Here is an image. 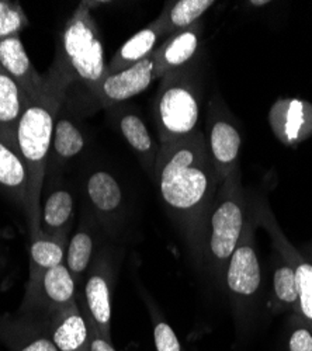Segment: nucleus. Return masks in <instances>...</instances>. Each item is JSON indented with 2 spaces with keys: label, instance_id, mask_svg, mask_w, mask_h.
Returning a JSON list of instances; mask_svg holds the SVG:
<instances>
[{
  "label": "nucleus",
  "instance_id": "12",
  "mask_svg": "<svg viewBox=\"0 0 312 351\" xmlns=\"http://www.w3.org/2000/svg\"><path fill=\"white\" fill-rule=\"evenodd\" d=\"M152 55L120 72L108 73L96 87L93 101L99 107L112 108L145 92L156 80Z\"/></svg>",
  "mask_w": 312,
  "mask_h": 351
},
{
  "label": "nucleus",
  "instance_id": "25",
  "mask_svg": "<svg viewBox=\"0 0 312 351\" xmlns=\"http://www.w3.org/2000/svg\"><path fill=\"white\" fill-rule=\"evenodd\" d=\"M30 97L0 68V135L16 141V130Z\"/></svg>",
  "mask_w": 312,
  "mask_h": 351
},
{
  "label": "nucleus",
  "instance_id": "32",
  "mask_svg": "<svg viewBox=\"0 0 312 351\" xmlns=\"http://www.w3.org/2000/svg\"><path fill=\"white\" fill-rule=\"evenodd\" d=\"M248 5H250V6H266V5H270V2H267V0H263V2H258V0H252V2H249Z\"/></svg>",
  "mask_w": 312,
  "mask_h": 351
},
{
  "label": "nucleus",
  "instance_id": "2",
  "mask_svg": "<svg viewBox=\"0 0 312 351\" xmlns=\"http://www.w3.org/2000/svg\"><path fill=\"white\" fill-rule=\"evenodd\" d=\"M65 101L67 92L47 80L45 90L28 101L16 130V145L30 176V213L27 219L32 237L41 230V194L53 127Z\"/></svg>",
  "mask_w": 312,
  "mask_h": 351
},
{
  "label": "nucleus",
  "instance_id": "18",
  "mask_svg": "<svg viewBox=\"0 0 312 351\" xmlns=\"http://www.w3.org/2000/svg\"><path fill=\"white\" fill-rule=\"evenodd\" d=\"M0 343L9 351H60L43 322L0 313Z\"/></svg>",
  "mask_w": 312,
  "mask_h": 351
},
{
  "label": "nucleus",
  "instance_id": "17",
  "mask_svg": "<svg viewBox=\"0 0 312 351\" xmlns=\"http://www.w3.org/2000/svg\"><path fill=\"white\" fill-rule=\"evenodd\" d=\"M203 30V23L198 21L186 30L170 36L155 49L152 58L158 79L194 62L195 55L200 49Z\"/></svg>",
  "mask_w": 312,
  "mask_h": 351
},
{
  "label": "nucleus",
  "instance_id": "31",
  "mask_svg": "<svg viewBox=\"0 0 312 351\" xmlns=\"http://www.w3.org/2000/svg\"><path fill=\"white\" fill-rule=\"evenodd\" d=\"M89 320V319H88ZM89 328H91V350L89 351H117L112 346L111 340L104 337L89 320Z\"/></svg>",
  "mask_w": 312,
  "mask_h": 351
},
{
  "label": "nucleus",
  "instance_id": "8",
  "mask_svg": "<svg viewBox=\"0 0 312 351\" xmlns=\"http://www.w3.org/2000/svg\"><path fill=\"white\" fill-rule=\"evenodd\" d=\"M206 142L213 165L224 182L239 169L242 136L219 95L208 104Z\"/></svg>",
  "mask_w": 312,
  "mask_h": 351
},
{
  "label": "nucleus",
  "instance_id": "26",
  "mask_svg": "<svg viewBox=\"0 0 312 351\" xmlns=\"http://www.w3.org/2000/svg\"><path fill=\"white\" fill-rule=\"evenodd\" d=\"M269 309L272 313H298V294L294 270L277 253L273 260Z\"/></svg>",
  "mask_w": 312,
  "mask_h": 351
},
{
  "label": "nucleus",
  "instance_id": "28",
  "mask_svg": "<svg viewBox=\"0 0 312 351\" xmlns=\"http://www.w3.org/2000/svg\"><path fill=\"white\" fill-rule=\"evenodd\" d=\"M28 25L23 8L10 0H0V40L20 36Z\"/></svg>",
  "mask_w": 312,
  "mask_h": 351
},
{
  "label": "nucleus",
  "instance_id": "4",
  "mask_svg": "<svg viewBox=\"0 0 312 351\" xmlns=\"http://www.w3.org/2000/svg\"><path fill=\"white\" fill-rule=\"evenodd\" d=\"M246 222V198L238 169L218 189L207 219L198 265L219 289L224 287L226 266L241 241Z\"/></svg>",
  "mask_w": 312,
  "mask_h": 351
},
{
  "label": "nucleus",
  "instance_id": "13",
  "mask_svg": "<svg viewBox=\"0 0 312 351\" xmlns=\"http://www.w3.org/2000/svg\"><path fill=\"white\" fill-rule=\"evenodd\" d=\"M267 120L274 136L286 146H297L312 136V104L305 100H276Z\"/></svg>",
  "mask_w": 312,
  "mask_h": 351
},
{
  "label": "nucleus",
  "instance_id": "5",
  "mask_svg": "<svg viewBox=\"0 0 312 351\" xmlns=\"http://www.w3.org/2000/svg\"><path fill=\"white\" fill-rule=\"evenodd\" d=\"M202 103L203 83L197 64L165 75L154 103L159 145L184 139L200 130Z\"/></svg>",
  "mask_w": 312,
  "mask_h": 351
},
{
  "label": "nucleus",
  "instance_id": "14",
  "mask_svg": "<svg viewBox=\"0 0 312 351\" xmlns=\"http://www.w3.org/2000/svg\"><path fill=\"white\" fill-rule=\"evenodd\" d=\"M0 191L28 218L30 176L14 139L0 135Z\"/></svg>",
  "mask_w": 312,
  "mask_h": 351
},
{
  "label": "nucleus",
  "instance_id": "10",
  "mask_svg": "<svg viewBox=\"0 0 312 351\" xmlns=\"http://www.w3.org/2000/svg\"><path fill=\"white\" fill-rule=\"evenodd\" d=\"M77 285L65 263L48 270L32 294L24 295L19 315L38 322L67 309L77 301Z\"/></svg>",
  "mask_w": 312,
  "mask_h": 351
},
{
  "label": "nucleus",
  "instance_id": "24",
  "mask_svg": "<svg viewBox=\"0 0 312 351\" xmlns=\"http://www.w3.org/2000/svg\"><path fill=\"white\" fill-rule=\"evenodd\" d=\"M163 37L160 21L156 19L149 23L143 30H139L136 34L130 37L111 58V61L107 64V72L115 73L123 69H127L141 61L147 60L151 56L155 49L156 44Z\"/></svg>",
  "mask_w": 312,
  "mask_h": 351
},
{
  "label": "nucleus",
  "instance_id": "3",
  "mask_svg": "<svg viewBox=\"0 0 312 351\" xmlns=\"http://www.w3.org/2000/svg\"><path fill=\"white\" fill-rule=\"evenodd\" d=\"M107 75L104 48L89 3H80L61 33L58 49L47 77L64 92L82 86L93 100L99 83Z\"/></svg>",
  "mask_w": 312,
  "mask_h": 351
},
{
  "label": "nucleus",
  "instance_id": "16",
  "mask_svg": "<svg viewBox=\"0 0 312 351\" xmlns=\"http://www.w3.org/2000/svg\"><path fill=\"white\" fill-rule=\"evenodd\" d=\"M112 119L116 127L132 152L139 159L144 170L154 179L156 158L159 152V142L154 139L144 119L132 108H123L121 106L112 107Z\"/></svg>",
  "mask_w": 312,
  "mask_h": 351
},
{
  "label": "nucleus",
  "instance_id": "19",
  "mask_svg": "<svg viewBox=\"0 0 312 351\" xmlns=\"http://www.w3.org/2000/svg\"><path fill=\"white\" fill-rule=\"evenodd\" d=\"M0 68L21 86L30 99L45 90L47 77H43L34 68L20 36L0 40Z\"/></svg>",
  "mask_w": 312,
  "mask_h": 351
},
{
  "label": "nucleus",
  "instance_id": "9",
  "mask_svg": "<svg viewBox=\"0 0 312 351\" xmlns=\"http://www.w3.org/2000/svg\"><path fill=\"white\" fill-rule=\"evenodd\" d=\"M89 213L108 238L119 237L125 222V195L116 176L97 169L84 180Z\"/></svg>",
  "mask_w": 312,
  "mask_h": 351
},
{
  "label": "nucleus",
  "instance_id": "20",
  "mask_svg": "<svg viewBox=\"0 0 312 351\" xmlns=\"http://www.w3.org/2000/svg\"><path fill=\"white\" fill-rule=\"evenodd\" d=\"M100 228L89 211H84L77 230L68 241L65 266L73 277L77 288L83 285L92 263L96 257V241Z\"/></svg>",
  "mask_w": 312,
  "mask_h": 351
},
{
  "label": "nucleus",
  "instance_id": "29",
  "mask_svg": "<svg viewBox=\"0 0 312 351\" xmlns=\"http://www.w3.org/2000/svg\"><path fill=\"white\" fill-rule=\"evenodd\" d=\"M149 312L152 316L154 341L156 351H184L172 326L159 316V312L154 306H149Z\"/></svg>",
  "mask_w": 312,
  "mask_h": 351
},
{
  "label": "nucleus",
  "instance_id": "1",
  "mask_svg": "<svg viewBox=\"0 0 312 351\" xmlns=\"http://www.w3.org/2000/svg\"><path fill=\"white\" fill-rule=\"evenodd\" d=\"M152 180L170 221L198 266L207 219L222 183L202 130L184 139L159 145Z\"/></svg>",
  "mask_w": 312,
  "mask_h": 351
},
{
  "label": "nucleus",
  "instance_id": "27",
  "mask_svg": "<svg viewBox=\"0 0 312 351\" xmlns=\"http://www.w3.org/2000/svg\"><path fill=\"white\" fill-rule=\"evenodd\" d=\"M214 5L213 0H176L166 3L158 17L163 37L169 38L194 25Z\"/></svg>",
  "mask_w": 312,
  "mask_h": 351
},
{
  "label": "nucleus",
  "instance_id": "21",
  "mask_svg": "<svg viewBox=\"0 0 312 351\" xmlns=\"http://www.w3.org/2000/svg\"><path fill=\"white\" fill-rule=\"evenodd\" d=\"M64 106L56 117L48 158L47 173L52 176L80 156L86 148V136L73 119H71V115L64 111Z\"/></svg>",
  "mask_w": 312,
  "mask_h": 351
},
{
  "label": "nucleus",
  "instance_id": "7",
  "mask_svg": "<svg viewBox=\"0 0 312 351\" xmlns=\"http://www.w3.org/2000/svg\"><path fill=\"white\" fill-rule=\"evenodd\" d=\"M117 277V258L111 247H103L96 254L83 281V297L77 295L82 309L93 326L111 340L112 288Z\"/></svg>",
  "mask_w": 312,
  "mask_h": 351
},
{
  "label": "nucleus",
  "instance_id": "11",
  "mask_svg": "<svg viewBox=\"0 0 312 351\" xmlns=\"http://www.w3.org/2000/svg\"><path fill=\"white\" fill-rule=\"evenodd\" d=\"M254 214H256V222L270 235L274 252L293 267L298 294L297 315L312 329V261L287 239L267 206H256Z\"/></svg>",
  "mask_w": 312,
  "mask_h": 351
},
{
  "label": "nucleus",
  "instance_id": "6",
  "mask_svg": "<svg viewBox=\"0 0 312 351\" xmlns=\"http://www.w3.org/2000/svg\"><path fill=\"white\" fill-rule=\"evenodd\" d=\"M256 223V214L253 210L248 215L241 241L228 261L224 276L222 289L230 300L237 324L241 328H248L262 292V267L254 243Z\"/></svg>",
  "mask_w": 312,
  "mask_h": 351
},
{
  "label": "nucleus",
  "instance_id": "33",
  "mask_svg": "<svg viewBox=\"0 0 312 351\" xmlns=\"http://www.w3.org/2000/svg\"><path fill=\"white\" fill-rule=\"evenodd\" d=\"M311 256H312V254H311ZM311 261H312V260H311Z\"/></svg>",
  "mask_w": 312,
  "mask_h": 351
},
{
  "label": "nucleus",
  "instance_id": "30",
  "mask_svg": "<svg viewBox=\"0 0 312 351\" xmlns=\"http://www.w3.org/2000/svg\"><path fill=\"white\" fill-rule=\"evenodd\" d=\"M286 350L312 351V329L298 315L290 316L286 336Z\"/></svg>",
  "mask_w": 312,
  "mask_h": 351
},
{
  "label": "nucleus",
  "instance_id": "22",
  "mask_svg": "<svg viewBox=\"0 0 312 351\" xmlns=\"http://www.w3.org/2000/svg\"><path fill=\"white\" fill-rule=\"evenodd\" d=\"M68 241L69 235L49 237L41 230L32 237L30 270H28L24 295L32 294L48 270L62 265L65 261Z\"/></svg>",
  "mask_w": 312,
  "mask_h": 351
},
{
  "label": "nucleus",
  "instance_id": "15",
  "mask_svg": "<svg viewBox=\"0 0 312 351\" xmlns=\"http://www.w3.org/2000/svg\"><path fill=\"white\" fill-rule=\"evenodd\" d=\"M45 329L60 351H89L91 328L79 300L44 322Z\"/></svg>",
  "mask_w": 312,
  "mask_h": 351
},
{
  "label": "nucleus",
  "instance_id": "23",
  "mask_svg": "<svg viewBox=\"0 0 312 351\" xmlns=\"http://www.w3.org/2000/svg\"><path fill=\"white\" fill-rule=\"evenodd\" d=\"M75 201L67 186L53 187L41 204L40 229L45 235H69L73 222Z\"/></svg>",
  "mask_w": 312,
  "mask_h": 351
}]
</instances>
